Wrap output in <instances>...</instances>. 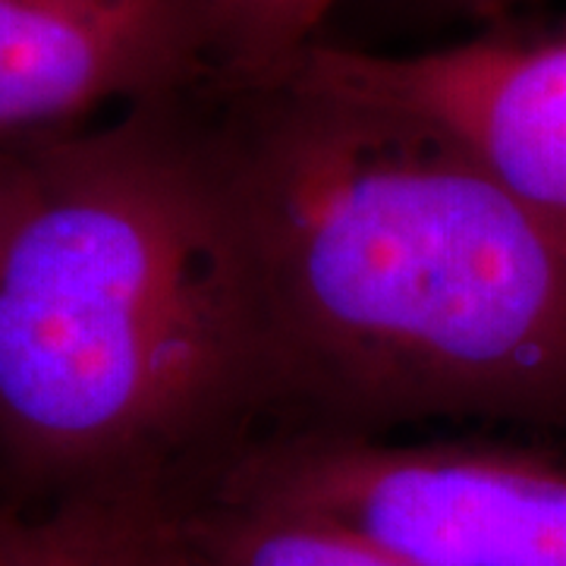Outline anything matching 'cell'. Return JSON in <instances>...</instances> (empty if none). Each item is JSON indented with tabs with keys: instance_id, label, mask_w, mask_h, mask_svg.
<instances>
[{
	"instance_id": "52a82bcc",
	"label": "cell",
	"mask_w": 566,
	"mask_h": 566,
	"mask_svg": "<svg viewBox=\"0 0 566 566\" xmlns=\"http://www.w3.org/2000/svg\"><path fill=\"white\" fill-rule=\"evenodd\" d=\"M344 0H202L214 80L245 88L283 80Z\"/></svg>"
},
{
	"instance_id": "8fae6325",
	"label": "cell",
	"mask_w": 566,
	"mask_h": 566,
	"mask_svg": "<svg viewBox=\"0 0 566 566\" xmlns=\"http://www.w3.org/2000/svg\"><path fill=\"white\" fill-rule=\"evenodd\" d=\"M412 3H419L438 17H457V20L491 25V22L513 20L516 13H523L526 7H535L542 0H412Z\"/></svg>"
},
{
	"instance_id": "5b68a950",
	"label": "cell",
	"mask_w": 566,
	"mask_h": 566,
	"mask_svg": "<svg viewBox=\"0 0 566 566\" xmlns=\"http://www.w3.org/2000/svg\"><path fill=\"white\" fill-rule=\"evenodd\" d=\"M214 76L202 0H0V148Z\"/></svg>"
},
{
	"instance_id": "ba28073f",
	"label": "cell",
	"mask_w": 566,
	"mask_h": 566,
	"mask_svg": "<svg viewBox=\"0 0 566 566\" xmlns=\"http://www.w3.org/2000/svg\"><path fill=\"white\" fill-rule=\"evenodd\" d=\"M92 494V566H202L182 542L158 485H117Z\"/></svg>"
},
{
	"instance_id": "30bf717a",
	"label": "cell",
	"mask_w": 566,
	"mask_h": 566,
	"mask_svg": "<svg viewBox=\"0 0 566 566\" xmlns=\"http://www.w3.org/2000/svg\"><path fill=\"white\" fill-rule=\"evenodd\" d=\"M29 192V155L25 148H0V249L20 214Z\"/></svg>"
},
{
	"instance_id": "9c48e42d",
	"label": "cell",
	"mask_w": 566,
	"mask_h": 566,
	"mask_svg": "<svg viewBox=\"0 0 566 566\" xmlns=\"http://www.w3.org/2000/svg\"><path fill=\"white\" fill-rule=\"evenodd\" d=\"M0 566H92V494H66L54 513H0Z\"/></svg>"
},
{
	"instance_id": "7a4b0ae2",
	"label": "cell",
	"mask_w": 566,
	"mask_h": 566,
	"mask_svg": "<svg viewBox=\"0 0 566 566\" xmlns=\"http://www.w3.org/2000/svg\"><path fill=\"white\" fill-rule=\"evenodd\" d=\"M189 95L22 145L29 192L0 249V457L70 494L158 485L262 409Z\"/></svg>"
},
{
	"instance_id": "8992f818",
	"label": "cell",
	"mask_w": 566,
	"mask_h": 566,
	"mask_svg": "<svg viewBox=\"0 0 566 566\" xmlns=\"http://www.w3.org/2000/svg\"><path fill=\"white\" fill-rule=\"evenodd\" d=\"M174 520L202 566H422L331 520L218 497Z\"/></svg>"
},
{
	"instance_id": "277c9868",
	"label": "cell",
	"mask_w": 566,
	"mask_h": 566,
	"mask_svg": "<svg viewBox=\"0 0 566 566\" xmlns=\"http://www.w3.org/2000/svg\"><path fill=\"white\" fill-rule=\"evenodd\" d=\"M283 80L422 123L566 237V20L416 51L318 41Z\"/></svg>"
},
{
	"instance_id": "3957f363",
	"label": "cell",
	"mask_w": 566,
	"mask_h": 566,
	"mask_svg": "<svg viewBox=\"0 0 566 566\" xmlns=\"http://www.w3.org/2000/svg\"><path fill=\"white\" fill-rule=\"evenodd\" d=\"M221 497L331 520L422 566H566V465L516 447L308 428L245 453Z\"/></svg>"
},
{
	"instance_id": "6da1fadb",
	"label": "cell",
	"mask_w": 566,
	"mask_h": 566,
	"mask_svg": "<svg viewBox=\"0 0 566 566\" xmlns=\"http://www.w3.org/2000/svg\"><path fill=\"white\" fill-rule=\"evenodd\" d=\"M221 88L199 129L262 409L566 428V237L422 123L293 80Z\"/></svg>"
}]
</instances>
